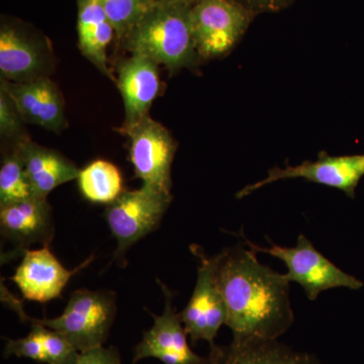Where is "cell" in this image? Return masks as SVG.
<instances>
[{"label":"cell","mask_w":364,"mask_h":364,"mask_svg":"<svg viewBox=\"0 0 364 364\" xmlns=\"http://www.w3.org/2000/svg\"><path fill=\"white\" fill-rule=\"evenodd\" d=\"M215 277L235 341L277 340L294 322L286 274L261 264L242 244L215 256Z\"/></svg>","instance_id":"cell-1"},{"label":"cell","mask_w":364,"mask_h":364,"mask_svg":"<svg viewBox=\"0 0 364 364\" xmlns=\"http://www.w3.org/2000/svg\"><path fill=\"white\" fill-rule=\"evenodd\" d=\"M191 4H154L124 38L132 55L162 64L170 71L193 68L198 63L191 25Z\"/></svg>","instance_id":"cell-2"},{"label":"cell","mask_w":364,"mask_h":364,"mask_svg":"<svg viewBox=\"0 0 364 364\" xmlns=\"http://www.w3.org/2000/svg\"><path fill=\"white\" fill-rule=\"evenodd\" d=\"M116 298L109 291H74L65 310L55 318H33L45 327L55 330L79 352L104 346L114 317Z\"/></svg>","instance_id":"cell-3"},{"label":"cell","mask_w":364,"mask_h":364,"mask_svg":"<svg viewBox=\"0 0 364 364\" xmlns=\"http://www.w3.org/2000/svg\"><path fill=\"white\" fill-rule=\"evenodd\" d=\"M255 18L233 0H196L191 25L200 59L225 56L238 44Z\"/></svg>","instance_id":"cell-4"},{"label":"cell","mask_w":364,"mask_h":364,"mask_svg":"<svg viewBox=\"0 0 364 364\" xmlns=\"http://www.w3.org/2000/svg\"><path fill=\"white\" fill-rule=\"evenodd\" d=\"M172 200L171 193L145 186L123 191L107 205L105 220L117 239L116 259H121L132 245L156 229Z\"/></svg>","instance_id":"cell-5"},{"label":"cell","mask_w":364,"mask_h":364,"mask_svg":"<svg viewBox=\"0 0 364 364\" xmlns=\"http://www.w3.org/2000/svg\"><path fill=\"white\" fill-rule=\"evenodd\" d=\"M246 245L257 252L269 254L284 261L287 267V277L303 287L306 298L316 301L318 294L334 287L359 289L363 282L344 272L314 247L312 242L305 235L298 237L294 247H282L272 244L270 248H263L248 240L244 234Z\"/></svg>","instance_id":"cell-6"},{"label":"cell","mask_w":364,"mask_h":364,"mask_svg":"<svg viewBox=\"0 0 364 364\" xmlns=\"http://www.w3.org/2000/svg\"><path fill=\"white\" fill-rule=\"evenodd\" d=\"M198 258V280L193 296L181 315L191 342L207 341L210 348L223 325H226L227 308L215 277V259L205 253L198 245L191 246Z\"/></svg>","instance_id":"cell-7"},{"label":"cell","mask_w":364,"mask_h":364,"mask_svg":"<svg viewBox=\"0 0 364 364\" xmlns=\"http://www.w3.org/2000/svg\"><path fill=\"white\" fill-rule=\"evenodd\" d=\"M119 132L130 138V159L136 176L145 186L170 193L176 143L168 130L147 116L135 126Z\"/></svg>","instance_id":"cell-8"},{"label":"cell","mask_w":364,"mask_h":364,"mask_svg":"<svg viewBox=\"0 0 364 364\" xmlns=\"http://www.w3.org/2000/svg\"><path fill=\"white\" fill-rule=\"evenodd\" d=\"M364 176V154L330 156L320 153L316 161H304L296 166L270 169L267 176L249 184L237 193V198L250 196L254 191L269 186L273 182L286 179H305L329 188L339 189L345 195L354 198L359 181Z\"/></svg>","instance_id":"cell-9"},{"label":"cell","mask_w":364,"mask_h":364,"mask_svg":"<svg viewBox=\"0 0 364 364\" xmlns=\"http://www.w3.org/2000/svg\"><path fill=\"white\" fill-rule=\"evenodd\" d=\"M165 296L162 315L150 313L154 325L144 333L140 343L134 349L133 363L145 358H156L163 364H207V356L198 355L188 342V333L182 324L181 315L172 306L173 294L159 280Z\"/></svg>","instance_id":"cell-10"},{"label":"cell","mask_w":364,"mask_h":364,"mask_svg":"<svg viewBox=\"0 0 364 364\" xmlns=\"http://www.w3.org/2000/svg\"><path fill=\"white\" fill-rule=\"evenodd\" d=\"M51 56L43 41L21 23L2 21L0 28V73L11 82H30L48 77Z\"/></svg>","instance_id":"cell-11"},{"label":"cell","mask_w":364,"mask_h":364,"mask_svg":"<svg viewBox=\"0 0 364 364\" xmlns=\"http://www.w3.org/2000/svg\"><path fill=\"white\" fill-rule=\"evenodd\" d=\"M91 260L92 257L75 269L68 270L50 251L49 245L38 250L28 249L11 279L21 289L23 298L45 304L60 298L69 279Z\"/></svg>","instance_id":"cell-12"},{"label":"cell","mask_w":364,"mask_h":364,"mask_svg":"<svg viewBox=\"0 0 364 364\" xmlns=\"http://www.w3.org/2000/svg\"><path fill=\"white\" fill-rule=\"evenodd\" d=\"M0 88L13 98L26 123L37 124L53 132H61L66 128L64 98L49 77L23 83L11 82L1 78Z\"/></svg>","instance_id":"cell-13"},{"label":"cell","mask_w":364,"mask_h":364,"mask_svg":"<svg viewBox=\"0 0 364 364\" xmlns=\"http://www.w3.org/2000/svg\"><path fill=\"white\" fill-rule=\"evenodd\" d=\"M0 231L2 237L25 252L31 245H50L54 237L52 208L47 198H35L0 205Z\"/></svg>","instance_id":"cell-14"},{"label":"cell","mask_w":364,"mask_h":364,"mask_svg":"<svg viewBox=\"0 0 364 364\" xmlns=\"http://www.w3.org/2000/svg\"><path fill=\"white\" fill-rule=\"evenodd\" d=\"M117 85L124 100V122L119 129L135 126L149 116L160 90L158 64L140 55H132L119 66Z\"/></svg>","instance_id":"cell-15"},{"label":"cell","mask_w":364,"mask_h":364,"mask_svg":"<svg viewBox=\"0 0 364 364\" xmlns=\"http://www.w3.org/2000/svg\"><path fill=\"white\" fill-rule=\"evenodd\" d=\"M207 364H321L315 354L299 351L277 340H232L210 348Z\"/></svg>","instance_id":"cell-16"},{"label":"cell","mask_w":364,"mask_h":364,"mask_svg":"<svg viewBox=\"0 0 364 364\" xmlns=\"http://www.w3.org/2000/svg\"><path fill=\"white\" fill-rule=\"evenodd\" d=\"M20 153L35 196L47 198L55 188L77 179L80 169L56 151L43 147L28 138L14 144Z\"/></svg>","instance_id":"cell-17"},{"label":"cell","mask_w":364,"mask_h":364,"mask_svg":"<svg viewBox=\"0 0 364 364\" xmlns=\"http://www.w3.org/2000/svg\"><path fill=\"white\" fill-rule=\"evenodd\" d=\"M76 2L79 49L98 70L114 79L107 67V49L116 31L107 11L100 0H76Z\"/></svg>","instance_id":"cell-18"},{"label":"cell","mask_w":364,"mask_h":364,"mask_svg":"<svg viewBox=\"0 0 364 364\" xmlns=\"http://www.w3.org/2000/svg\"><path fill=\"white\" fill-rule=\"evenodd\" d=\"M77 181L81 193L91 203L109 205L123 193L121 172L105 160L91 162L81 169Z\"/></svg>","instance_id":"cell-19"},{"label":"cell","mask_w":364,"mask_h":364,"mask_svg":"<svg viewBox=\"0 0 364 364\" xmlns=\"http://www.w3.org/2000/svg\"><path fill=\"white\" fill-rule=\"evenodd\" d=\"M20 153L14 147L0 167V205L35 198Z\"/></svg>","instance_id":"cell-20"},{"label":"cell","mask_w":364,"mask_h":364,"mask_svg":"<svg viewBox=\"0 0 364 364\" xmlns=\"http://www.w3.org/2000/svg\"><path fill=\"white\" fill-rule=\"evenodd\" d=\"M100 2L119 40L130 33L155 4L153 0H100Z\"/></svg>","instance_id":"cell-21"},{"label":"cell","mask_w":364,"mask_h":364,"mask_svg":"<svg viewBox=\"0 0 364 364\" xmlns=\"http://www.w3.org/2000/svg\"><path fill=\"white\" fill-rule=\"evenodd\" d=\"M30 324L31 331L23 338L6 339L4 355L6 358L16 356L47 363V355L41 338L40 326L35 322H31Z\"/></svg>","instance_id":"cell-22"},{"label":"cell","mask_w":364,"mask_h":364,"mask_svg":"<svg viewBox=\"0 0 364 364\" xmlns=\"http://www.w3.org/2000/svg\"><path fill=\"white\" fill-rule=\"evenodd\" d=\"M23 117L13 98L0 88V134L2 138L14 141V144L25 140Z\"/></svg>","instance_id":"cell-23"},{"label":"cell","mask_w":364,"mask_h":364,"mask_svg":"<svg viewBox=\"0 0 364 364\" xmlns=\"http://www.w3.org/2000/svg\"><path fill=\"white\" fill-rule=\"evenodd\" d=\"M76 364H122V361L117 348L100 346L80 352Z\"/></svg>","instance_id":"cell-24"},{"label":"cell","mask_w":364,"mask_h":364,"mask_svg":"<svg viewBox=\"0 0 364 364\" xmlns=\"http://www.w3.org/2000/svg\"><path fill=\"white\" fill-rule=\"evenodd\" d=\"M247 9L254 16L262 14H274L289 9L294 0H233Z\"/></svg>","instance_id":"cell-25"},{"label":"cell","mask_w":364,"mask_h":364,"mask_svg":"<svg viewBox=\"0 0 364 364\" xmlns=\"http://www.w3.org/2000/svg\"><path fill=\"white\" fill-rule=\"evenodd\" d=\"M155 4H173V2H183V4H188L193 6L196 0H153Z\"/></svg>","instance_id":"cell-26"}]
</instances>
